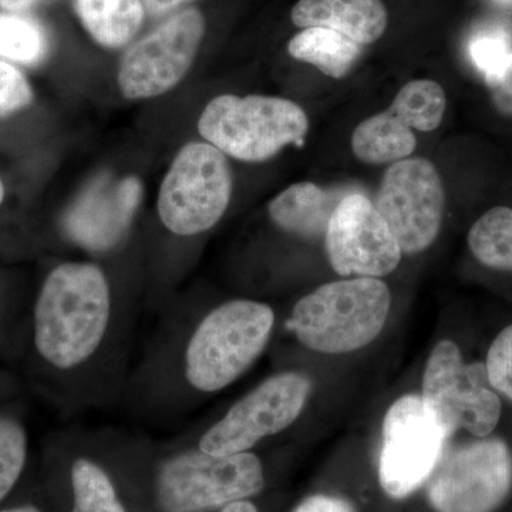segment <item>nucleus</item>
I'll list each match as a JSON object with an SVG mask.
<instances>
[{
	"label": "nucleus",
	"instance_id": "1",
	"mask_svg": "<svg viewBox=\"0 0 512 512\" xmlns=\"http://www.w3.org/2000/svg\"><path fill=\"white\" fill-rule=\"evenodd\" d=\"M110 319V291L97 266L64 264L46 279L36 305V348L59 369L99 348Z\"/></svg>",
	"mask_w": 512,
	"mask_h": 512
},
{
	"label": "nucleus",
	"instance_id": "2",
	"mask_svg": "<svg viewBox=\"0 0 512 512\" xmlns=\"http://www.w3.org/2000/svg\"><path fill=\"white\" fill-rule=\"evenodd\" d=\"M392 295L379 278L330 282L296 303L289 325L302 345L340 355L365 348L389 318Z\"/></svg>",
	"mask_w": 512,
	"mask_h": 512
},
{
	"label": "nucleus",
	"instance_id": "3",
	"mask_svg": "<svg viewBox=\"0 0 512 512\" xmlns=\"http://www.w3.org/2000/svg\"><path fill=\"white\" fill-rule=\"evenodd\" d=\"M198 130L227 156L261 163L288 144L302 146L309 119L301 106L288 99L224 94L202 111Z\"/></svg>",
	"mask_w": 512,
	"mask_h": 512
},
{
	"label": "nucleus",
	"instance_id": "4",
	"mask_svg": "<svg viewBox=\"0 0 512 512\" xmlns=\"http://www.w3.org/2000/svg\"><path fill=\"white\" fill-rule=\"evenodd\" d=\"M274 323V312L265 303L239 299L218 306L188 345V382L207 393L235 382L264 352Z\"/></svg>",
	"mask_w": 512,
	"mask_h": 512
},
{
	"label": "nucleus",
	"instance_id": "5",
	"mask_svg": "<svg viewBox=\"0 0 512 512\" xmlns=\"http://www.w3.org/2000/svg\"><path fill=\"white\" fill-rule=\"evenodd\" d=\"M420 396L448 437L458 430L474 437L491 436L503 413L485 365L464 362L453 340H441L431 350Z\"/></svg>",
	"mask_w": 512,
	"mask_h": 512
},
{
	"label": "nucleus",
	"instance_id": "6",
	"mask_svg": "<svg viewBox=\"0 0 512 512\" xmlns=\"http://www.w3.org/2000/svg\"><path fill=\"white\" fill-rule=\"evenodd\" d=\"M264 485L261 460L249 451L231 456L188 451L161 468L158 503L165 512L211 510L254 497Z\"/></svg>",
	"mask_w": 512,
	"mask_h": 512
},
{
	"label": "nucleus",
	"instance_id": "7",
	"mask_svg": "<svg viewBox=\"0 0 512 512\" xmlns=\"http://www.w3.org/2000/svg\"><path fill=\"white\" fill-rule=\"evenodd\" d=\"M512 490V453L498 437H476L444 453L427 481L434 512H497Z\"/></svg>",
	"mask_w": 512,
	"mask_h": 512
},
{
	"label": "nucleus",
	"instance_id": "8",
	"mask_svg": "<svg viewBox=\"0 0 512 512\" xmlns=\"http://www.w3.org/2000/svg\"><path fill=\"white\" fill-rule=\"evenodd\" d=\"M231 192L232 174L225 154L210 143L187 144L161 185V221L174 234H200L221 220Z\"/></svg>",
	"mask_w": 512,
	"mask_h": 512
},
{
	"label": "nucleus",
	"instance_id": "9",
	"mask_svg": "<svg viewBox=\"0 0 512 512\" xmlns=\"http://www.w3.org/2000/svg\"><path fill=\"white\" fill-rule=\"evenodd\" d=\"M448 436L419 394L400 397L387 410L379 458V481L393 500H404L429 481Z\"/></svg>",
	"mask_w": 512,
	"mask_h": 512
},
{
	"label": "nucleus",
	"instance_id": "10",
	"mask_svg": "<svg viewBox=\"0 0 512 512\" xmlns=\"http://www.w3.org/2000/svg\"><path fill=\"white\" fill-rule=\"evenodd\" d=\"M376 210L392 229L403 254H420L439 237L446 192L436 165L426 158H404L383 174Z\"/></svg>",
	"mask_w": 512,
	"mask_h": 512
},
{
	"label": "nucleus",
	"instance_id": "11",
	"mask_svg": "<svg viewBox=\"0 0 512 512\" xmlns=\"http://www.w3.org/2000/svg\"><path fill=\"white\" fill-rule=\"evenodd\" d=\"M311 390V380L301 373L269 377L202 436L200 450L212 456L251 450L259 440L291 426L302 413Z\"/></svg>",
	"mask_w": 512,
	"mask_h": 512
},
{
	"label": "nucleus",
	"instance_id": "12",
	"mask_svg": "<svg viewBox=\"0 0 512 512\" xmlns=\"http://www.w3.org/2000/svg\"><path fill=\"white\" fill-rule=\"evenodd\" d=\"M204 32V18L197 9L165 20L121 59V93L127 99H151L173 89L190 70Z\"/></svg>",
	"mask_w": 512,
	"mask_h": 512
},
{
	"label": "nucleus",
	"instance_id": "13",
	"mask_svg": "<svg viewBox=\"0 0 512 512\" xmlns=\"http://www.w3.org/2000/svg\"><path fill=\"white\" fill-rule=\"evenodd\" d=\"M446 92L433 80H412L394 97L392 106L359 124L352 134V150L366 164H389L410 157L416 150L413 130L440 126L446 111Z\"/></svg>",
	"mask_w": 512,
	"mask_h": 512
},
{
	"label": "nucleus",
	"instance_id": "14",
	"mask_svg": "<svg viewBox=\"0 0 512 512\" xmlns=\"http://www.w3.org/2000/svg\"><path fill=\"white\" fill-rule=\"evenodd\" d=\"M330 265L342 276L382 278L402 259V248L375 204L350 192L342 198L325 232Z\"/></svg>",
	"mask_w": 512,
	"mask_h": 512
},
{
	"label": "nucleus",
	"instance_id": "15",
	"mask_svg": "<svg viewBox=\"0 0 512 512\" xmlns=\"http://www.w3.org/2000/svg\"><path fill=\"white\" fill-rule=\"evenodd\" d=\"M143 187L134 177L100 178L84 192L66 217V231L83 247L103 251L116 245L130 227Z\"/></svg>",
	"mask_w": 512,
	"mask_h": 512
},
{
	"label": "nucleus",
	"instance_id": "16",
	"mask_svg": "<svg viewBox=\"0 0 512 512\" xmlns=\"http://www.w3.org/2000/svg\"><path fill=\"white\" fill-rule=\"evenodd\" d=\"M298 28H328L370 45L383 36L387 12L382 0H299L292 9Z\"/></svg>",
	"mask_w": 512,
	"mask_h": 512
},
{
	"label": "nucleus",
	"instance_id": "17",
	"mask_svg": "<svg viewBox=\"0 0 512 512\" xmlns=\"http://www.w3.org/2000/svg\"><path fill=\"white\" fill-rule=\"evenodd\" d=\"M346 195L308 181L293 184L269 204V215L286 232L316 238L325 235L333 211Z\"/></svg>",
	"mask_w": 512,
	"mask_h": 512
},
{
	"label": "nucleus",
	"instance_id": "18",
	"mask_svg": "<svg viewBox=\"0 0 512 512\" xmlns=\"http://www.w3.org/2000/svg\"><path fill=\"white\" fill-rule=\"evenodd\" d=\"M73 5L90 36L110 49L127 45L146 13L141 0H73Z\"/></svg>",
	"mask_w": 512,
	"mask_h": 512
},
{
	"label": "nucleus",
	"instance_id": "19",
	"mask_svg": "<svg viewBox=\"0 0 512 512\" xmlns=\"http://www.w3.org/2000/svg\"><path fill=\"white\" fill-rule=\"evenodd\" d=\"M293 59L312 64L333 79H342L362 55V47L348 36L328 28H308L288 45Z\"/></svg>",
	"mask_w": 512,
	"mask_h": 512
},
{
	"label": "nucleus",
	"instance_id": "20",
	"mask_svg": "<svg viewBox=\"0 0 512 512\" xmlns=\"http://www.w3.org/2000/svg\"><path fill=\"white\" fill-rule=\"evenodd\" d=\"M468 247L481 265L512 272V208L494 207L481 215L468 232Z\"/></svg>",
	"mask_w": 512,
	"mask_h": 512
},
{
	"label": "nucleus",
	"instance_id": "21",
	"mask_svg": "<svg viewBox=\"0 0 512 512\" xmlns=\"http://www.w3.org/2000/svg\"><path fill=\"white\" fill-rule=\"evenodd\" d=\"M49 40L35 19L13 13H0V57L22 64L45 59Z\"/></svg>",
	"mask_w": 512,
	"mask_h": 512
},
{
	"label": "nucleus",
	"instance_id": "22",
	"mask_svg": "<svg viewBox=\"0 0 512 512\" xmlns=\"http://www.w3.org/2000/svg\"><path fill=\"white\" fill-rule=\"evenodd\" d=\"M73 512H126L116 490L100 467L79 458L72 468Z\"/></svg>",
	"mask_w": 512,
	"mask_h": 512
},
{
	"label": "nucleus",
	"instance_id": "23",
	"mask_svg": "<svg viewBox=\"0 0 512 512\" xmlns=\"http://www.w3.org/2000/svg\"><path fill=\"white\" fill-rule=\"evenodd\" d=\"M471 62L491 80L501 73L512 56V39L501 29H487L476 33L468 45Z\"/></svg>",
	"mask_w": 512,
	"mask_h": 512
},
{
	"label": "nucleus",
	"instance_id": "24",
	"mask_svg": "<svg viewBox=\"0 0 512 512\" xmlns=\"http://www.w3.org/2000/svg\"><path fill=\"white\" fill-rule=\"evenodd\" d=\"M26 434L9 420H0V500L16 484L26 460Z\"/></svg>",
	"mask_w": 512,
	"mask_h": 512
},
{
	"label": "nucleus",
	"instance_id": "25",
	"mask_svg": "<svg viewBox=\"0 0 512 512\" xmlns=\"http://www.w3.org/2000/svg\"><path fill=\"white\" fill-rule=\"evenodd\" d=\"M485 372L495 392L512 402V325L501 330L491 343Z\"/></svg>",
	"mask_w": 512,
	"mask_h": 512
},
{
	"label": "nucleus",
	"instance_id": "26",
	"mask_svg": "<svg viewBox=\"0 0 512 512\" xmlns=\"http://www.w3.org/2000/svg\"><path fill=\"white\" fill-rule=\"evenodd\" d=\"M33 93L19 69L0 60V117L25 109L32 103Z\"/></svg>",
	"mask_w": 512,
	"mask_h": 512
},
{
	"label": "nucleus",
	"instance_id": "27",
	"mask_svg": "<svg viewBox=\"0 0 512 512\" xmlns=\"http://www.w3.org/2000/svg\"><path fill=\"white\" fill-rule=\"evenodd\" d=\"M487 84L498 113L512 117V56L501 73L488 80Z\"/></svg>",
	"mask_w": 512,
	"mask_h": 512
},
{
	"label": "nucleus",
	"instance_id": "28",
	"mask_svg": "<svg viewBox=\"0 0 512 512\" xmlns=\"http://www.w3.org/2000/svg\"><path fill=\"white\" fill-rule=\"evenodd\" d=\"M293 512H355V508L345 498L316 494L303 500Z\"/></svg>",
	"mask_w": 512,
	"mask_h": 512
},
{
	"label": "nucleus",
	"instance_id": "29",
	"mask_svg": "<svg viewBox=\"0 0 512 512\" xmlns=\"http://www.w3.org/2000/svg\"><path fill=\"white\" fill-rule=\"evenodd\" d=\"M187 2L190 0H141L144 10L150 15H163L168 10H173Z\"/></svg>",
	"mask_w": 512,
	"mask_h": 512
},
{
	"label": "nucleus",
	"instance_id": "30",
	"mask_svg": "<svg viewBox=\"0 0 512 512\" xmlns=\"http://www.w3.org/2000/svg\"><path fill=\"white\" fill-rule=\"evenodd\" d=\"M39 0H0V8L10 10V12H19V10L29 9Z\"/></svg>",
	"mask_w": 512,
	"mask_h": 512
},
{
	"label": "nucleus",
	"instance_id": "31",
	"mask_svg": "<svg viewBox=\"0 0 512 512\" xmlns=\"http://www.w3.org/2000/svg\"><path fill=\"white\" fill-rule=\"evenodd\" d=\"M221 512H258L254 504L249 503L247 500L234 501L224 505Z\"/></svg>",
	"mask_w": 512,
	"mask_h": 512
},
{
	"label": "nucleus",
	"instance_id": "32",
	"mask_svg": "<svg viewBox=\"0 0 512 512\" xmlns=\"http://www.w3.org/2000/svg\"><path fill=\"white\" fill-rule=\"evenodd\" d=\"M2 512H39V510H36L35 507H19V508H12V510H5Z\"/></svg>",
	"mask_w": 512,
	"mask_h": 512
},
{
	"label": "nucleus",
	"instance_id": "33",
	"mask_svg": "<svg viewBox=\"0 0 512 512\" xmlns=\"http://www.w3.org/2000/svg\"><path fill=\"white\" fill-rule=\"evenodd\" d=\"M3 195H5V190H3V184L2 181H0V204H2Z\"/></svg>",
	"mask_w": 512,
	"mask_h": 512
},
{
	"label": "nucleus",
	"instance_id": "34",
	"mask_svg": "<svg viewBox=\"0 0 512 512\" xmlns=\"http://www.w3.org/2000/svg\"><path fill=\"white\" fill-rule=\"evenodd\" d=\"M501 2L512 3V0H501Z\"/></svg>",
	"mask_w": 512,
	"mask_h": 512
}]
</instances>
